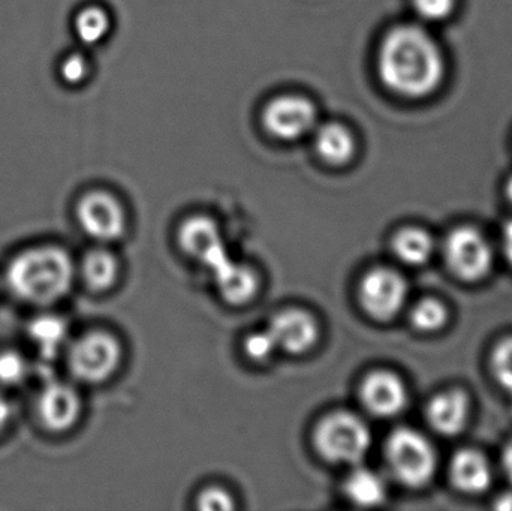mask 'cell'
<instances>
[{
	"label": "cell",
	"instance_id": "obj_13",
	"mask_svg": "<svg viewBox=\"0 0 512 511\" xmlns=\"http://www.w3.org/2000/svg\"><path fill=\"white\" fill-rule=\"evenodd\" d=\"M364 407L378 417H393L402 413L408 402L405 384L391 372L370 374L361 386Z\"/></svg>",
	"mask_w": 512,
	"mask_h": 511
},
{
	"label": "cell",
	"instance_id": "obj_21",
	"mask_svg": "<svg viewBox=\"0 0 512 511\" xmlns=\"http://www.w3.org/2000/svg\"><path fill=\"white\" fill-rule=\"evenodd\" d=\"M393 249L403 263L421 266L432 257L433 240L426 231L418 230V228H406L397 234Z\"/></svg>",
	"mask_w": 512,
	"mask_h": 511
},
{
	"label": "cell",
	"instance_id": "obj_6",
	"mask_svg": "<svg viewBox=\"0 0 512 511\" xmlns=\"http://www.w3.org/2000/svg\"><path fill=\"white\" fill-rule=\"evenodd\" d=\"M408 297L405 279L390 269H376L364 276L360 300L364 311L378 321H390L402 311Z\"/></svg>",
	"mask_w": 512,
	"mask_h": 511
},
{
	"label": "cell",
	"instance_id": "obj_30",
	"mask_svg": "<svg viewBox=\"0 0 512 511\" xmlns=\"http://www.w3.org/2000/svg\"><path fill=\"white\" fill-rule=\"evenodd\" d=\"M12 407L11 402L0 393V434L5 431L8 423L11 422Z\"/></svg>",
	"mask_w": 512,
	"mask_h": 511
},
{
	"label": "cell",
	"instance_id": "obj_8",
	"mask_svg": "<svg viewBox=\"0 0 512 511\" xmlns=\"http://www.w3.org/2000/svg\"><path fill=\"white\" fill-rule=\"evenodd\" d=\"M447 260L459 278L480 281L492 269V249L477 230L463 227L448 237Z\"/></svg>",
	"mask_w": 512,
	"mask_h": 511
},
{
	"label": "cell",
	"instance_id": "obj_26",
	"mask_svg": "<svg viewBox=\"0 0 512 511\" xmlns=\"http://www.w3.org/2000/svg\"><path fill=\"white\" fill-rule=\"evenodd\" d=\"M417 14L426 21L447 20L456 8V0H414Z\"/></svg>",
	"mask_w": 512,
	"mask_h": 511
},
{
	"label": "cell",
	"instance_id": "obj_17",
	"mask_svg": "<svg viewBox=\"0 0 512 511\" xmlns=\"http://www.w3.org/2000/svg\"><path fill=\"white\" fill-rule=\"evenodd\" d=\"M315 146L318 155L330 165H345L355 153L351 131L340 123H325L316 131Z\"/></svg>",
	"mask_w": 512,
	"mask_h": 511
},
{
	"label": "cell",
	"instance_id": "obj_18",
	"mask_svg": "<svg viewBox=\"0 0 512 511\" xmlns=\"http://www.w3.org/2000/svg\"><path fill=\"white\" fill-rule=\"evenodd\" d=\"M30 339L45 359H54L68 339V324L59 315L42 314L30 321Z\"/></svg>",
	"mask_w": 512,
	"mask_h": 511
},
{
	"label": "cell",
	"instance_id": "obj_32",
	"mask_svg": "<svg viewBox=\"0 0 512 511\" xmlns=\"http://www.w3.org/2000/svg\"><path fill=\"white\" fill-rule=\"evenodd\" d=\"M504 467L505 471H507V476L510 477L512 482V443L508 446V449L505 450Z\"/></svg>",
	"mask_w": 512,
	"mask_h": 511
},
{
	"label": "cell",
	"instance_id": "obj_34",
	"mask_svg": "<svg viewBox=\"0 0 512 511\" xmlns=\"http://www.w3.org/2000/svg\"><path fill=\"white\" fill-rule=\"evenodd\" d=\"M507 195H508V198H510L511 203H512V177L510 180H508Z\"/></svg>",
	"mask_w": 512,
	"mask_h": 511
},
{
	"label": "cell",
	"instance_id": "obj_2",
	"mask_svg": "<svg viewBox=\"0 0 512 511\" xmlns=\"http://www.w3.org/2000/svg\"><path fill=\"white\" fill-rule=\"evenodd\" d=\"M74 273L68 252L59 246H36L12 258L6 269V284L17 299L47 306L69 293Z\"/></svg>",
	"mask_w": 512,
	"mask_h": 511
},
{
	"label": "cell",
	"instance_id": "obj_1",
	"mask_svg": "<svg viewBox=\"0 0 512 511\" xmlns=\"http://www.w3.org/2000/svg\"><path fill=\"white\" fill-rule=\"evenodd\" d=\"M382 83L397 95L423 98L444 80L445 62L435 39L415 24L394 27L379 47Z\"/></svg>",
	"mask_w": 512,
	"mask_h": 511
},
{
	"label": "cell",
	"instance_id": "obj_12",
	"mask_svg": "<svg viewBox=\"0 0 512 511\" xmlns=\"http://www.w3.org/2000/svg\"><path fill=\"white\" fill-rule=\"evenodd\" d=\"M267 332L277 350L291 354L306 353L315 345L319 330L315 318L300 309L280 312L270 321Z\"/></svg>",
	"mask_w": 512,
	"mask_h": 511
},
{
	"label": "cell",
	"instance_id": "obj_4",
	"mask_svg": "<svg viewBox=\"0 0 512 511\" xmlns=\"http://www.w3.org/2000/svg\"><path fill=\"white\" fill-rule=\"evenodd\" d=\"M387 458L397 479L409 488L427 485L435 474V450L414 429H397L391 434L387 443Z\"/></svg>",
	"mask_w": 512,
	"mask_h": 511
},
{
	"label": "cell",
	"instance_id": "obj_33",
	"mask_svg": "<svg viewBox=\"0 0 512 511\" xmlns=\"http://www.w3.org/2000/svg\"><path fill=\"white\" fill-rule=\"evenodd\" d=\"M498 506L502 509H512V497L508 495V497L501 498V503Z\"/></svg>",
	"mask_w": 512,
	"mask_h": 511
},
{
	"label": "cell",
	"instance_id": "obj_23",
	"mask_svg": "<svg viewBox=\"0 0 512 511\" xmlns=\"http://www.w3.org/2000/svg\"><path fill=\"white\" fill-rule=\"evenodd\" d=\"M447 318V309L438 300H423L412 311V324L424 333L438 332L447 323Z\"/></svg>",
	"mask_w": 512,
	"mask_h": 511
},
{
	"label": "cell",
	"instance_id": "obj_28",
	"mask_svg": "<svg viewBox=\"0 0 512 511\" xmlns=\"http://www.w3.org/2000/svg\"><path fill=\"white\" fill-rule=\"evenodd\" d=\"M245 348L249 357L258 360V362H264V360L270 359L271 354L277 350L276 344H274L273 338H271L267 330L249 336V338L246 339Z\"/></svg>",
	"mask_w": 512,
	"mask_h": 511
},
{
	"label": "cell",
	"instance_id": "obj_5",
	"mask_svg": "<svg viewBox=\"0 0 512 511\" xmlns=\"http://www.w3.org/2000/svg\"><path fill=\"white\" fill-rule=\"evenodd\" d=\"M120 360L122 350L117 339L105 332H92L74 342L68 365L77 380L96 384L110 378Z\"/></svg>",
	"mask_w": 512,
	"mask_h": 511
},
{
	"label": "cell",
	"instance_id": "obj_20",
	"mask_svg": "<svg viewBox=\"0 0 512 511\" xmlns=\"http://www.w3.org/2000/svg\"><path fill=\"white\" fill-rule=\"evenodd\" d=\"M83 278L92 290L105 291L113 287L119 275L116 257L104 249L89 252L83 261Z\"/></svg>",
	"mask_w": 512,
	"mask_h": 511
},
{
	"label": "cell",
	"instance_id": "obj_11",
	"mask_svg": "<svg viewBox=\"0 0 512 511\" xmlns=\"http://www.w3.org/2000/svg\"><path fill=\"white\" fill-rule=\"evenodd\" d=\"M179 242L186 254L209 270L230 257L215 222L204 216H195L182 225Z\"/></svg>",
	"mask_w": 512,
	"mask_h": 511
},
{
	"label": "cell",
	"instance_id": "obj_14",
	"mask_svg": "<svg viewBox=\"0 0 512 511\" xmlns=\"http://www.w3.org/2000/svg\"><path fill=\"white\" fill-rule=\"evenodd\" d=\"M427 419L442 435H457L465 429L469 419V399L460 390L441 393L427 408Z\"/></svg>",
	"mask_w": 512,
	"mask_h": 511
},
{
	"label": "cell",
	"instance_id": "obj_7",
	"mask_svg": "<svg viewBox=\"0 0 512 511\" xmlns=\"http://www.w3.org/2000/svg\"><path fill=\"white\" fill-rule=\"evenodd\" d=\"M262 122L273 137L285 141L298 140L315 128L316 108L303 96H279L265 107Z\"/></svg>",
	"mask_w": 512,
	"mask_h": 511
},
{
	"label": "cell",
	"instance_id": "obj_10",
	"mask_svg": "<svg viewBox=\"0 0 512 511\" xmlns=\"http://www.w3.org/2000/svg\"><path fill=\"white\" fill-rule=\"evenodd\" d=\"M36 408L44 428L59 434L69 431L80 419L81 399L74 387L53 381L42 390Z\"/></svg>",
	"mask_w": 512,
	"mask_h": 511
},
{
	"label": "cell",
	"instance_id": "obj_15",
	"mask_svg": "<svg viewBox=\"0 0 512 511\" xmlns=\"http://www.w3.org/2000/svg\"><path fill=\"white\" fill-rule=\"evenodd\" d=\"M451 477L460 491L468 494H481L492 483V470L489 461L475 450H462L454 456L451 464Z\"/></svg>",
	"mask_w": 512,
	"mask_h": 511
},
{
	"label": "cell",
	"instance_id": "obj_3",
	"mask_svg": "<svg viewBox=\"0 0 512 511\" xmlns=\"http://www.w3.org/2000/svg\"><path fill=\"white\" fill-rule=\"evenodd\" d=\"M372 444L369 426L351 413H334L321 420L315 431V447L333 464L363 461Z\"/></svg>",
	"mask_w": 512,
	"mask_h": 511
},
{
	"label": "cell",
	"instance_id": "obj_31",
	"mask_svg": "<svg viewBox=\"0 0 512 511\" xmlns=\"http://www.w3.org/2000/svg\"><path fill=\"white\" fill-rule=\"evenodd\" d=\"M504 242L505 254H507L508 260L512 264V221L505 227Z\"/></svg>",
	"mask_w": 512,
	"mask_h": 511
},
{
	"label": "cell",
	"instance_id": "obj_29",
	"mask_svg": "<svg viewBox=\"0 0 512 511\" xmlns=\"http://www.w3.org/2000/svg\"><path fill=\"white\" fill-rule=\"evenodd\" d=\"M198 507L206 511H227L234 507L233 498L222 489H207L198 497Z\"/></svg>",
	"mask_w": 512,
	"mask_h": 511
},
{
	"label": "cell",
	"instance_id": "obj_19",
	"mask_svg": "<svg viewBox=\"0 0 512 511\" xmlns=\"http://www.w3.org/2000/svg\"><path fill=\"white\" fill-rule=\"evenodd\" d=\"M345 492L349 500L363 507L379 506L387 497L384 480L378 474L364 468L354 471L348 477Z\"/></svg>",
	"mask_w": 512,
	"mask_h": 511
},
{
	"label": "cell",
	"instance_id": "obj_27",
	"mask_svg": "<svg viewBox=\"0 0 512 511\" xmlns=\"http://www.w3.org/2000/svg\"><path fill=\"white\" fill-rule=\"evenodd\" d=\"M89 62L80 53H72L62 60L60 65V77L66 84H80L89 75Z\"/></svg>",
	"mask_w": 512,
	"mask_h": 511
},
{
	"label": "cell",
	"instance_id": "obj_16",
	"mask_svg": "<svg viewBox=\"0 0 512 511\" xmlns=\"http://www.w3.org/2000/svg\"><path fill=\"white\" fill-rule=\"evenodd\" d=\"M222 297L231 305H243L255 296L258 281L249 267L228 260L212 272Z\"/></svg>",
	"mask_w": 512,
	"mask_h": 511
},
{
	"label": "cell",
	"instance_id": "obj_24",
	"mask_svg": "<svg viewBox=\"0 0 512 511\" xmlns=\"http://www.w3.org/2000/svg\"><path fill=\"white\" fill-rule=\"evenodd\" d=\"M27 375L29 365L18 351L6 350L0 353V386H20L26 381Z\"/></svg>",
	"mask_w": 512,
	"mask_h": 511
},
{
	"label": "cell",
	"instance_id": "obj_9",
	"mask_svg": "<svg viewBox=\"0 0 512 511\" xmlns=\"http://www.w3.org/2000/svg\"><path fill=\"white\" fill-rule=\"evenodd\" d=\"M77 218L84 233L99 242L119 239L125 231L123 207L107 192L84 195L77 206Z\"/></svg>",
	"mask_w": 512,
	"mask_h": 511
},
{
	"label": "cell",
	"instance_id": "obj_25",
	"mask_svg": "<svg viewBox=\"0 0 512 511\" xmlns=\"http://www.w3.org/2000/svg\"><path fill=\"white\" fill-rule=\"evenodd\" d=\"M493 372L496 380L512 395V338L501 342L493 354Z\"/></svg>",
	"mask_w": 512,
	"mask_h": 511
},
{
	"label": "cell",
	"instance_id": "obj_22",
	"mask_svg": "<svg viewBox=\"0 0 512 511\" xmlns=\"http://www.w3.org/2000/svg\"><path fill=\"white\" fill-rule=\"evenodd\" d=\"M74 29L83 44L95 45L101 42L110 30V17L99 6H87L75 17Z\"/></svg>",
	"mask_w": 512,
	"mask_h": 511
}]
</instances>
